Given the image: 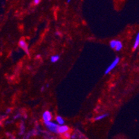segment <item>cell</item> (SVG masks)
Returning a JSON list of instances; mask_svg holds the SVG:
<instances>
[{
    "label": "cell",
    "instance_id": "obj_1",
    "mask_svg": "<svg viewBox=\"0 0 139 139\" xmlns=\"http://www.w3.org/2000/svg\"><path fill=\"white\" fill-rule=\"evenodd\" d=\"M45 123V125L47 128L51 131V132H53L55 133H58V125L55 123H53L51 121H49V122H44Z\"/></svg>",
    "mask_w": 139,
    "mask_h": 139
},
{
    "label": "cell",
    "instance_id": "obj_2",
    "mask_svg": "<svg viewBox=\"0 0 139 139\" xmlns=\"http://www.w3.org/2000/svg\"><path fill=\"white\" fill-rule=\"evenodd\" d=\"M119 58H116V59L114 60L112 62V64H110L108 67H107V69L105 71V74H107L108 73H109L112 70H113V69H114L115 67H116V66L118 64V62H119Z\"/></svg>",
    "mask_w": 139,
    "mask_h": 139
},
{
    "label": "cell",
    "instance_id": "obj_3",
    "mask_svg": "<svg viewBox=\"0 0 139 139\" xmlns=\"http://www.w3.org/2000/svg\"><path fill=\"white\" fill-rule=\"evenodd\" d=\"M19 46L21 47L27 54H28V45H27L26 41L24 39H21L19 42Z\"/></svg>",
    "mask_w": 139,
    "mask_h": 139
},
{
    "label": "cell",
    "instance_id": "obj_4",
    "mask_svg": "<svg viewBox=\"0 0 139 139\" xmlns=\"http://www.w3.org/2000/svg\"><path fill=\"white\" fill-rule=\"evenodd\" d=\"M42 118L43 120H44V122H49V121H51V119H52V114H51V112L46 111V112H45L43 113Z\"/></svg>",
    "mask_w": 139,
    "mask_h": 139
},
{
    "label": "cell",
    "instance_id": "obj_5",
    "mask_svg": "<svg viewBox=\"0 0 139 139\" xmlns=\"http://www.w3.org/2000/svg\"><path fill=\"white\" fill-rule=\"evenodd\" d=\"M69 127L66 126V125H62V126H59L58 127V133H60V134H63L66 132H68L69 131Z\"/></svg>",
    "mask_w": 139,
    "mask_h": 139
},
{
    "label": "cell",
    "instance_id": "obj_6",
    "mask_svg": "<svg viewBox=\"0 0 139 139\" xmlns=\"http://www.w3.org/2000/svg\"><path fill=\"white\" fill-rule=\"evenodd\" d=\"M139 45V34L138 33L137 35H136V40H135V43H134V49H136L138 48Z\"/></svg>",
    "mask_w": 139,
    "mask_h": 139
},
{
    "label": "cell",
    "instance_id": "obj_7",
    "mask_svg": "<svg viewBox=\"0 0 139 139\" xmlns=\"http://www.w3.org/2000/svg\"><path fill=\"white\" fill-rule=\"evenodd\" d=\"M122 47H123V44H122V43L120 42V41H117L116 46V47H115L116 51H120V50H121V48H122Z\"/></svg>",
    "mask_w": 139,
    "mask_h": 139
},
{
    "label": "cell",
    "instance_id": "obj_8",
    "mask_svg": "<svg viewBox=\"0 0 139 139\" xmlns=\"http://www.w3.org/2000/svg\"><path fill=\"white\" fill-rule=\"evenodd\" d=\"M56 120H57L58 123L59 125H62L64 123V119L62 118L61 116H59L56 117Z\"/></svg>",
    "mask_w": 139,
    "mask_h": 139
},
{
    "label": "cell",
    "instance_id": "obj_9",
    "mask_svg": "<svg viewBox=\"0 0 139 139\" xmlns=\"http://www.w3.org/2000/svg\"><path fill=\"white\" fill-rule=\"evenodd\" d=\"M59 58H60L59 55H53V56L51 58V60L52 62H56L58 61Z\"/></svg>",
    "mask_w": 139,
    "mask_h": 139
},
{
    "label": "cell",
    "instance_id": "obj_10",
    "mask_svg": "<svg viewBox=\"0 0 139 139\" xmlns=\"http://www.w3.org/2000/svg\"><path fill=\"white\" fill-rule=\"evenodd\" d=\"M107 116H108V114H103V115H100V116H97L95 118V120H100L102 119H103V118H105V117H107Z\"/></svg>",
    "mask_w": 139,
    "mask_h": 139
},
{
    "label": "cell",
    "instance_id": "obj_11",
    "mask_svg": "<svg viewBox=\"0 0 139 139\" xmlns=\"http://www.w3.org/2000/svg\"><path fill=\"white\" fill-rule=\"evenodd\" d=\"M116 43H117L116 40H112L110 42V46L112 48H115L116 46Z\"/></svg>",
    "mask_w": 139,
    "mask_h": 139
},
{
    "label": "cell",
    "instance_id": "obj_12",
    "mask_svg": "<svg viewBox=\"0 0 139 139\" xmlns=\"http://www.w3.org/2000/svg\"><path fill=\"white\" fill-rule=\"evenodd\" d=\"M70 136H71V135H70V133H69V132L63 134V137L64 139H69Z\"/></svg>",
    "mask_w": 139,
    "mask_h": 139
},
{
    "label": "cell",
    "instance_id": "obj_13",
    "mask_svg": "<svg viewBox=\"0 0 139 139\" xmlns=\"http://www.w3.org/2000/svg\"><path fill=\"white\" fill-rule=\"evenodd\" d=\"M33 2H34V4H35V5H38V4H39V3L40 2V0H35V1H33Z\"/></svg>",
    "mask_w": 139,
    "mask_h": 139
}]
</instances>
